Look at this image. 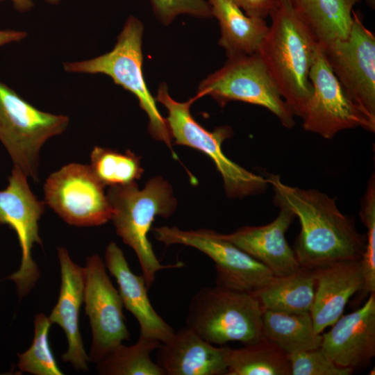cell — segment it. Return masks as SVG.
I'll return each instance as SVG.
<instances>
[{"label": "cell", "mask_w": 375, "mask_h": 375, "mask_svg": "<svg viewBox=\"0 0 375 375\" xmlns=\"http://www.w3.org/2000/svg\"><path fill=\"white\" fill-rule=\"evenodd\" d=\"M321 45L348 36L360 0H288Z\"/></svg>", "instance_id": "obj_23"}, {"label": "cell", "mask_w": 375, "mask_h": 375, "mask_svg": "<svg viewBox=\"0 0 375 375\" xmlns=\"http://www.w3.org/2000/svg\"><path fill=\"white\" fill-rule=\"evenodd\" d=\"M69 122L67 116L40 110L0 82V142L13 165L28 178L38 181L42 146L51 138L63 133Z\"/></svg>", "instance_id": "obj_7"}, {"label": "cell", "mask_w": 375, "mask_h": 375, "mask_svg": "<svg viewBox=\"0 0 375 375\" xmlns=\"http://www.w3.org/2000/svg\"><path fill=\"white\" fill-rule=\"evenodd\" d=\"M157 19L165 26L178 16L188 15L199 18L212 17L207 0H150Z\"/></svg>", "instance_id": "obj_31"}, {"label": "cell", "mask_w": 375, "mask_h": 375, "mask_svg": "<svg viewBox=\"0 0 375 375\" xmlns=\"http://www.w3.org/2000/svg\"><path fill=\"white\" fill-rule=\"evenodd\" d=\"M4 1V0H0ZM14 6V8L19 12H26L31 10L33 6L32 0H10ZM49 3L56 4L60 0H45Z\"/></svg>", "instance_id": "obj_34"}, {"label": "cell", "mask_w": 375, "mask_h": 375, "mask_svg": "<svg viewBox=\"0 0 375 375\" xmlns=\"http://www.w3.org/2000/svg\"><path fill=\"white\" fill-rule=\"evenodd\" d=\"M291 375H350L351 369L338 366L319 347L289 354Z\"/></svg>", "instance_id": "obj_30"}, {"label": "cell", "mask_w": 375, "mask_h": 375, "mask_svg": "<svg viewBox=\"0 0 375 375\" xmlns=\"http://www.w3.org/2000/svg\"><path fill=\"white\" fill-rule=\"evenodd\" d=\"M360 217L367 228L365 250L360 260L364 277L361 299L375 292V177L373 174L361 201Z\"/></svg>", "instance_id": "obj_29"}, {"label": "cell", "mask_w": 375, "mask_h": 375, "mask_svg": "<svg viewBox=\"0 0 375 375\" xmlns=\"http://www.w3.org/2000/svg\"><path fill=\"white\" fill-rule=\"evenodd\" d=\"M315 269V289L310 312L317 333L332 326L342 315L350 298L364 285L360 260H346Z\"/></svg>", "instance_id": "obj_18"}, {"label": "cell", "mask_w": 375, "mask_h": 375, "mask_svg": "<svg viewBox=\"0 0 375 375\" xmlns=\"http://www.w3.org/2000/svg\"><path fill=\"white\" fill-rule=\"evenodd\" d=\"M312 90L301 115L303 128L326 139L338 132L361 127L375 131L367 117L347 94L317 43L309 73Z\"/></svg>", "instance_id": "obj_9"}, {"label": "cell", "mask_w": 375, "mask_h": 375, "mask_svg": "<svg viewBox=\"0 0 375 375\" xmlns=\"http://www.w3.org/2000/svg\"><path fill=\"white\" fill-rule=\"evenodd\" d=\"M226 375H291L289 354L265 339L230 348Z\"/></svg>", "instance_id": "obj_25"}, {"label": "cell", "mask_w": 375, "mask_h": 375, "mask_svg": "<svg viewBox=\"0 0 375 375\" xmlns=\"http://www.w3.org/2000/svg\"><path fill=\"white\" fill-rule=\"evenodd\" d=\"M160 344L158 340L141 335L131 346L121 343L96 363L97 371L103 375H165L151 358Z\"/></svg>", "instance_id": "obj_26"}, {"label": "cell", "mask_w": 375, "mask_h": 375, "mask_svg": "<svg viewBox=\"0 0 375 375\" xmlns=\"http://www.w3.org/2000/svg\"><path fill=\"white\" fill-rule=\"evenodd\" d=\"M366 3L372 8L374 9L375 8V0H365Z\"/></svg>", "instance_id": "obj_35"}, {"label": "cell", "mask_w": 375, "mask_h": 375, "mask_svg": "<svg viewBox=\"0 0 375 375\" xmlns=\"http://www.w3.org/2000/svg\"><path fill=\"white\" fill-rule=\"evenodd\" d=\"M61 285L57 303L49 320L64 331L68 347L62 355L63 362H70L76 370L88 371L90 358L86 353L79 331V311L83 301L85 269L72 260L67 250L58 248Z\"/></svg>", "instance_id": "obj_17"}, {"label": "cell", "mask_w": 375, "mask_h": 375, "mask_svg": "<svg viewBox=\"0 0 375 375\" xmlns=\"http://www.w3.org/2000/svg\"><path fill=\"white\" fill-rule=\"evenodd\" d=\"M262 312L251 292L205 287L192 297L186 324L212 344L236 341L245 345L264 339Z\"/></svg>", "instance_id": "obj_4"}, {"label": "cell", "mask_w": 375, "mask_h": 375, "mask_svg": "<svg viewBox=\"0 0 375 375\" xmlns=\"http://www.w3.org/2000/svg\"><path fill=\"white\" fill-rule=\"evenodd\" d=\"M143 33L142 22L130 15L110 51L90 60L65 62L63 67L68 72L105 74L116 85L133 94L148 116L149 133L156 140L164 142L176 158L172 149V138L167 120L158 111L144 78Z\"/></svg>", "instance_id": "obj_5"}, {"label": "cell", "mask_w": 375, "mask_h": 375, "mask_svg": "<svg viewBox=\"0 0 375 375\" xmlns=\"http://www.w3.org/2000/svg\"><path fill=\"white\" fill-rule=\"evenodd\" d=\"M27 178L13 165L7 187L0 190V224L8 225L16 233L22 251L19 269L8 277L16 284L19 298L29 293L40 276L32 249L35 244H42L38 222L45 204L31 190Z\"/></svg>", "instance_id": "obj_13"}, {"label": "cell", "mask_w": 375, "mask_h": 375, "mask_svg": "<svg viewBox=\"0 0 375 375\" xmlns=\"http://www.w3.org/2000/svg\"><path fill=\"white\" fill-rule=\"evenodd\" d=\"M251 17L265 19L276 8L278 0H231Z\"/></svg>", "instance_id": "obj_32"}, {"label": "cell", "mask_w": 375, "mask_h": 375, "mask_svg": "<svg viewBox=\"0 0 375 375\" xmlns=\"http://www.w3.org/2000/svg\"><path fill=\"white\" fill-rule=\"evenodd\" d=\"M325 56L350 99L375 121V36L352 12L348 36L324 45Z\"/></svg>", "instance_id": "obj_12"}, {"label": "cell", "mask_w": 375, "mask_h": 375, "mask_svg": "<svg viewBox=\"0 0 375 375\" xmlns=\"http://www.w3.org/2000/svg\"><path fill=\"white\" fill-rule=\"evenodd\" d=\"M315 289V269L301 267L290 274L274 276L251 292L262 310L303 314L310 312Z\"/></svg>", "instance_id": "obj_22"}, {"label": "cell", "mask_w": 375, "mask_h": 375, "mask_svg": "<svg viewBox=\"0 0 375 375\" xmlns=\"http://www.w3.org/2000/svg\"><path fill=\"white\" fill-rule=\"evenodd\" d=\"M106 194L117 234L135 251L148 289L158 271L184 265L182 262L161 264L148 238L156 217H167L176 209V200L167 181L160 176L152 178L141 190L135 182L110 186Z\"/></svg>", "instance_id": "obj_3"}, {"label": "cell", "mask_w": 375, "mask_h": 375, "mask_svg": "<svg viewBox=\"0 0 375 375\" xmlns=\"http://www.w3.org/2000/svg\"><path fill=\"white\" fill-rule=\"evenodd\" d=\"M92 170L104 185L129 184L139 179L143 169L140 158L128 150L124 153L95 147L90 154Z\"/></svg>", "instance_id": "obj_27"}, {"label": "cell", "mask_w": 375, "mask_h": 375, "mask_svg": "<svg viewBox=\"0 0 375 375\" xmlns=\"http://www.w3.org/2000/svg\"><path fill=\"white\" fill-rule=\"evenodd\" d=\"M230 347L212 344L189 327L175 332L156 349V363L165 375H223Z\"/></svg>", "instance_id": "obj_19"}, {"label": "cell", "mask_w": 375, "mask_h": 375, "mask_svg": "<svg viewBox=\"0 0 375 375\" xmlns=\"http://www.w3.org/2000/svg\"><path fill=\"white\" fill-rule=\"evenodd\" d=\"M153 231L156 239L166 245L189 246L208 256L215 265L216 285L253 292L274 276L265 265L213 231L160 226Z\"/></svg>", "instance_id": "obj_10"}, {"label": "cell", "mask_w": 375, "mask_h": 375, "mask_svg": "<svg viewBox=\"0 0 375 375\" xmlns=\"http://www.w3.org/2000/svg\"><path fill=\"white\" fill-rule=\"evenodd\" d=\"M156 100L168 111L166 119L174 143L201 151L210 157L224 182L226 194L233 198L264 192L269 183L267 178L249 172L236 164L223 153L222 144L230 138L232 130L220 126L209 131L199 124L190 112L194 97L185 102L174 100L168 92L166 83L159 85Z\"/></svg>", "instance_id": "obj_6"}, {"label": "cell", "mask_w": 375, "mask_h": 375, "mask_svg": "<svg viewBox=\"0 0 375 375\" xmlns=\"http://www.w3.org/2000/svg\"><path fill=\"white\" fill-rule=\"evenodd\" d=\"M27 36L25 31L4 30L0 31V47L10 42H17Z\"/></svg>", "instance_id": "obj_33"}, {"label": "cell", "mask_w": 375, "mask_h": 375, "mask_svg": "<svg viewBox=\"0 0 375 375\" xmlns=\"http://www.w3.org/2000/svg\"><path fill=\"white\" fill-rule=\"evenodd\" d=\"M52 323L44 313L34 320V337L26 351L18 353V368L35 375H62L49 345V333Z\"/></svg>", "instance_id": "obj_28"}, {"label": "cell", "mask_w": 375, "mask_h": 375, "mask_svg": "<svg viewBox=\"0 0 375 375\" xmlns=\"http://www.w3.org/2000/svg\"><path fill=\"white\" fill-rule=\"evenodd\" d=\"M322 338L320 347L338 366L353 371L368 365L375 356V292L360 308L342 315Z\"/></svg>", "instance_id": "obj_15"}, {"label": "cell", "mask_w": 375, "mask_h": 375, "mask_svg": "<svg viewBox=\"0 0 375 375\" xmlns=\"http://www.w3.org/2000/svg\"><path fill=\"white\" fill-rule=\"evenodd\" d=\"M279 208L278 216L268 224L244 226L231 233H220L222 238L262 263L276 276L290 274L301 267L285 238L296 216L288 208Z\"/></svg>", "instance_id": "obj_16"}, {"label": "cell", "mask_w": 375, "mask_h": 375, "mask_svg": "<svg viewBox=\"0 0 375 375\" xmlns=\"http://www.w3.org/2000/svg\"><path fill=\"white\" fill-rule=\"evenodd\" d=\"M207 1L219 22V44L228 58L258 53L269 30L265 19L247 15L231 0Z\"/></svg>", "instance_id": "obj_21"}, {"label": "cell", "mask_w": 375, "mask_h": 375, "mask_svg": "<svg viewBox=\"0 0 375 375\" xmlns=\"http://www.w3.org/2000/svg\"><path fill=\"white\" fill-rule=\"evenodd\" d=\"M210 96L221 106L240 101L264 107L282 125H295L294 114L281 94L258 53L228 58L222 67L208 75L199 87L195 99Z\"/></svg>", "instance_id": "obj_8"}, {"label": "cell", "mask_w": 375, "mask_h": 375, "mask_svg": "<svg viewBox=\"0 0 375 375\" xmlns=\"http://www.w3.org/2000/svg\"><path fill=\"white\" fill-rule=\"evenodd\" d=\"M267 180L274 191L275 204L288 208L299 219L301 231L293 249L301 267L315 269L340 260H361L366 238L333 199L317 190L288 185L278 175Z\"/></svg>", "instance_id": "obj_1"}, {"label": "cell", "mask_w": 375, "mask_h": 375, "mask_svg": "<svg viewBox=\"0 0 375 375\" xmlns=\"http://www.w3.org/2000/svg\"><path fill=\"white\" fill-rule=\"evenodd\" d=\"M83 301L92 330L90 362H98L115 347L128 340L119 291L109 278L105 262L97 254L88 256Z\"/></svg>", "instance_id": "obj_14"}, {"label": "cell", "mask_w": 375, "mask_h": 375, "mask_svg": "<svg viewBox=\"0 0 375 375\" xmlns=\"http://www.w3.org/2000/svg\"><path fill=\"white\" fill-rule=\"evenodd\" d=\"M258 51L294 116L301 117L312 90L309 73L317 41L288 0H278Z\"/></svg>", "instance_id": "obj_2"}, {"label": "cell", "mask_w": 375, "mask_h": 375, "mask_svg": "<svg viewBox=\"0 0 375 375\" xmlns=\"http://www.w3.org/2000/svg\"><path fill=\"white\" fill-rule=\"evenodd\" d=\"M264 339L288 354L318 348L322 333H317L310 313L297 314L262 310Z\"/></svg>", "instance_id": "obj_24"}, {"label": "cell", "mask_w": 375, "mask_h": 375, "mask_svg": "<svg viewBox=\"0 0 375 375\" xmlns=\"http://www.w3.org/2000/svg\"><path fill=\"white\" fill-rule=\"evenodd\" d=\"M104 186L89 165L69 163L46 180L45 203L70 225L100 226L112 214Z\"/></svg>", "instance_id": "obj_11"}, {"label": "cell", "mask_w": 375, "mask_h": 375, "mask_svg": "<svg viewBox=\"0 0 375 375\" xmlns=\"http://www.w3.org/2000/svg\"><path fill=\"white\" fill-rule=\"evenodd\" d=\"M105 265L116 278L124 306L131 312L140 325L141 336L165 343L175 331L155 310L149 300L143 276L130 269L122 250L115 242L107 246Z\"/></svg>", "instance_id": "obj_20"}]
</instances>
